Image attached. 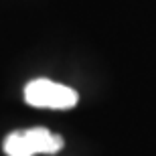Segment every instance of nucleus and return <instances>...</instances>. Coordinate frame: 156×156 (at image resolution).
<instances>
[{
	"label": "nucleus",
	"mask_w": 156,
	"mask_h": 156,
	"mask_svg": "<svg viewBox=\"0 0 156 156\" xmlns=\"http://www.w3.org/2000/svg\"><path fill=\"white\" fill-rule=\"evenodd\" d=\"M63 138L49 132L47 128L18 130L6 136L4 152L8 156H35V154H57L63 148Z\"/></svg>",
	"instance_id": "nucleus-1"
},
{
	"label": "nucleus",
	"mask_w": 156,
	"mask_h": 156,
	"mask_svg": "<svg viewBox=\"0 0 156 156\" xmlns=\"http://www.w3.org/2000/svg\"><path fill=\"white\" fill-rule=\"evenodd\" d=\"M24 101L33 108L47 110H71L79 101L75 89L55 83L51 79H33L24 87Z\"/></svg>",
	"instance_id": "nucleus-2"
}]
</instances>
